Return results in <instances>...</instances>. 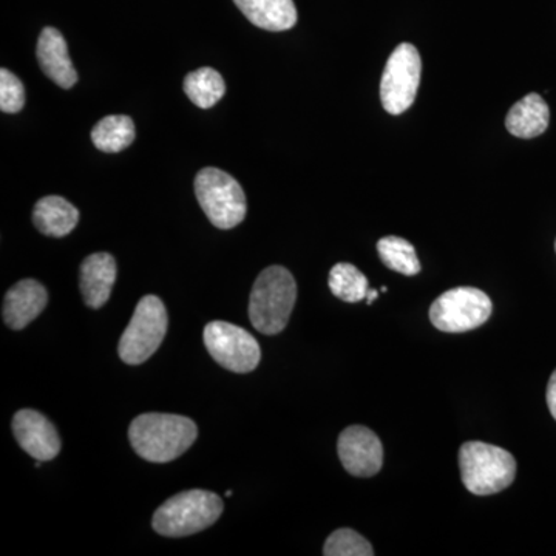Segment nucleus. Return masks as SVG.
Returning a JSON list of instances; mask_svg holds the SVG:
<instances>
[{
	"instance_id": "1",
	"label": "nucleus",
	"mask_w": 556,
	"mask_h": 556,
	"mask_svg": "<svg viewBox=\"0 0 556 556\" xmlns=\"http://www.w3.org/2000/svg\"><path fill=\"white\" fill-rule=\"evenodd\" d=\"M199 437L192 419L164 413H146L129 427L131 447L149 463L166 464L185 455Z\"/></svg>"
},
{
	"instance_id": "2",
	"label": "nucleus",
	"mask_w": 556,
	"mask_h": 556,
	"mask_svg": "<svg viewBox=\"0 0 556 556\" xmlns=\"http://www.w3.org/2000/svg\"><path fill=\"white\" fill-rule=\"evenodd\" d=\"M298 300L295 278L283 266H269L260 274L249 300L252 327L266 336L287 328Z\"/></svg>"
},
{
	"instance_id": "3",
	"label": "nucleus",
	"mask_w": 556,
	"mask_h": 556,
	"mask_svg": "<svg viewBox=\"0 0 556 556\" xmlns=\"http://www.w3.org/2000/svg\"><path fill=\"white\" fill-rule=\"evenodd\" d=\"M463 484L478 496L503 492L514 484L517 460L507 450L485 442L470 441L459 450Z\"/></svg>"
},
{
	"instance_id": "4",
	"label": "nucleus",
	"mask_w": 556,
	"mask_h": 556,
	"mask_svg": "<svg viewBox=\"0 0 556 556\" xmlns=\"http://www.w3.org/2000/svg\"><path fill=\"white\" fill-rule=\"evenodd\" d=\"M223 500L207 490H188L169 497L153 515V530L160 535H193L217 522L223 514Z\"/></svg>"
},
{
	"instance_id": "5",
	"label": "nucleus",
	"mask_w": 556,
	"mask_h": 556,
	"mask_svg": "<svg viewBox=\"0 0 556 556\" xmlns=\"http://www.w3.org/2000/svg\"><path fill=\"white\" fill-rule=\"evenodd\" d=\"M195 195L208 222L218 229H233L247 217V195L226 172L206 167L195 178Z\"/></svg>"
},
{
	"instance_id": "6",
	"label": "nucleus",
	"mask_w": 556,
	"mask_h": 556,
	"mask_svg": "<svg viewBox=\"0 0 556 556\" xmlns=\"http://www.w3.org/2000/svg\"><path fill=\"white\" fill-rule=\"evenodd\" d=\"M166 306L156 295L139 300L129 327L121 338L118 353L127 365H141L159 350L167 334Z\"/></svg>"
},
{
	"instance_id": "7",
	"label": "nucleus",
	"mask_w": 556,
	"mask_h": 556,
	"mask_svg": "<svg viewBox=\"0 0 556 556\" xmlns=\"http://www.w3.org/2000/svg\"><path fill=\"white\" fill-rule=\"evenodd\" d=\"M493 303L478 288L448 289L434 300L430 320L442 332H467L482 327L492 316Z\"/></svg>"
},
{
	"instance_id": "8",
	"label": "nucleus",
	"mask_w": 556,
	"mask_h": 556,
	"mask_svg": "<svg viewBox=\"0 0 556 556\" xmlns=\"http://www.w3.org/2000/svg\"><path fill=\"white\" fill-rule=\"evenodd\" d=\"M422 61L412 43H401L388 58L382 80L380 100L390 115H401L412 108L419 89Z\"/></svg>"
},
{
	"instance_id": "9",
	"label": "nucleus",
	"mask_w": 556,
	"mask_h": 556,
	"mask_svg": "<svg viewBox=\"0 0 556 556\" xmlns=\"http://www.w3.org/2000/svg\"><path fill=\"white\" fill-rule=\"evenodd\" d=\"M204 345L212 358L232 372H251L258 367L262 350L247 329L228 321H212L204 328Z\"/></svg>"
},
{
	"instance_id": "10",
	"label": "nucleus",
	"mask_w": 556,
	"mask_h": 556,
	"mask_svg": "<svg viewBox=\"0 0 556 556\" xmlns=\"http://www.w3.org/2000/svg\"><path fill=\"white\" fill-rule=\"evenodd\" d=\"M338 453L340 463L353 477L371 478L382 470V442L378 434L367 427L345 428L339 437Z\"/></svg>"
},
{
	"instance_id": "11",
	"label": "nucleus",
	"mask_w": 556,
	"mask_h": 556,
	"mask_svg": "<svg viewBox=\"0 0 556 556\" xmlns=\"http://www.w3.org/2000/svg\"><path fill=\"white\" fill-rule=\"evenodd\" d=\"M13 433L24 452L40 463L60 455L61 439L56 428L35 409H21L14 415Z\"/></svg>"
},
{
	"instance_id": "12",
	"label": "nucleus",
	"mask_w": 556,
	"mask_h": 556,
	"mask_svg": "<svg viewBox=\"0 0 556 556\" xmlns=\"http://www.w3.org/2000/svg\"><path fill=\"white\" fill-rule=\"evenodd\" d=\"M49 294L43 285L38 280L27 278L7 292L3 300L2 316L7 327L11 329H24L46 309Z\"/></svg>"
},
{
	"instance_id": "13",
	"label": "nucleus",
	"mask_w": 556,
	"mask_h": 556,
	"mask_svg": "<svg viewBox=\"0 0 556 556\" xmlns=\"http://www.w3.org/2000/svg\"><path fill=\"white\" fill-rule=\"evenodd\" d=\"M115 258L108 252H97L80 265L79 287L84 302L91 309H100L109 302L116 281Z\"/></svg>"
},
{
	"instance_id": "14",
	"label": "nucleus",
	"mask_w": 556,
	"mask_h": 556,
	"mask_svg": "<svg viewBox=\"0 0 556 556\" xmlns=\"http://www.w3.org/2000/svg\"><path fill=\"white\" fill-rule=\"evenodd\" d=\"M38 61L40 70L61 89H72L78 83V73L68 56L67 42L60 30L43 28L38 40Z\"/></svg>"
},
{
	"instance_id": "15",
	"label": "nucleus",
	"mask_w": 556,
	"mask_h": 556,
	"mask_svg": "<svg viewBox=\"0 0 556 556\" xmlns=\"http://www.w3.org/2000/svg\"><path fill=\"white\" fill-rule=\"evenodd\" d=\"M255 27L268 31H287L298 24L294 0H233Z\"/></svg>"
},
{
	"instance_id": "16",
	"label": "nucleus",
	"mask_w": 556,
	"mask_h": 556,
	"mask_svg": "<svg viewBox=\"0 0 556 556\" xmlns=\"http://www.w3.org/2000/svg\"><path fill=\"white\" fill-rule=\"evenodd\" d=\"M551 110L538 93H530L510 109L506 118L507 130L517 138H535L547 130Z\"/></svg>"
},
{
	"instance_id": "17",
	"label": "nucleus",
	"mask_w": 556,
	"mask_h": 556,
	"mask_svg": "<svg viewBox=\"0 0 556 556\" xmlns=\"http://www.w3.org/2000/svg\"><path fill=\"white\" fill-rule=\"evenodd\" d=\"M79 222V211L62 197H46L36 203L33 223L47 237L68 236Z\"/></svg>"
},
{
	"instance_id": "18",
	"label": "nucleus",
	"mask_w": 556,
	"mask_h": 556,
	"mask_svg": "<svg viewBox=\"0 0 556 556\" xmlns=\"http://www.w3.org/2000/svg\"><path fill=\"white\" fill-rule=\"evenodd\" d=\"M135 139V124L129 116L110 115L91 130L94 148L105 153H118L129 148Z\"/></svg>"
},
{
	"instance_id": "19",
	"label": "nucleus",
	"mask_w": 556,
	"mask_h": 556,
	"mask_svg": "<svg viewBox=\"0 0 556 556\" xmlns=\"http://www.w3.org/2000/svg\"><path fill=\"white\" fill-rule=\"evenodd\" d=\"M182 87L189 100L200 109L214 108L226 93L225 79L217 70L211 67L189 73Z\"/></svg>"
},
{
	"instance_id": "20",
	"label": "nucleus",
	"mask_w": 556,
	"mask_h": 556,
	"mask_svg": "<svg viewBox=\"0 0 556 556\" xmlns=\"http://www.w3.org/2000/svg\"><path fill=\"white\" fill-rule=\"evenodd\" d=\"M378 252L383 265L394 273L408 277L420 273L416 249L408 240L394 236L383 237L378 241Z\"/></svg>"
},
{
	"instance_id": "21",
	"label": "nucleus",
	"mask_w": 556,
	"mask_h": 556,
	"mask_svg": "<svg viewBox=\"0 0 556 556\" xmlns=\"http://www.w3.org/2000/svg\"><path fill=\"white\" fill-rule=\"evenodd\" d=\"M329 289L336 298L346 303L367 299L368 278L351 263H338L329 273Z\"/></svg>"
},
{
	"instance_id": "22",
	"label": "nucleus",
	"mask_w": 556,
	"mask_h": 556,
	"mask_svg": "<svg viewBox=\"0 0 556 556\" xmlns=\"http://www.w3.org/2000/svg\"><path fill=\"white\" fill-rule=\"evenodd\" d=\"M325 556H372V548L367 538L353 529H339L329 535L324 547Z\"/></svg>"
},
{
	"instance_id": "23",
	"label": "nucleus",
	"mask_w": 556,
	"mask_h": 556,
	"mask_svg": "<svg viewBox=\"0 0 556 556\" xmlns=\"http://www.w3.org/2000/svg\"><path fill=\"white\" fill-rule=\"evenodd\" d=\"M24 105V84L10 70H0V110L3 113H17Z\"/></svg>"
},
{
	"instance_id": "24",
	"label": "nucleus",
	"mask_w": 556,
	"mask_h": 556,
	"mask_svg": "<svg viewBox=\"0 0 556 556\" xmlns=\"http://www.w3.org/2000/svg\"><path fill=\"white\" fill-rule=\"evenodd\" d=\"M547 405L548 409H551V415L556 420V369L552 372L551 380H548Z\"/></svg>"
},
{
	"instance_id": "25",
	"label": "nucleus",
	"mask_w": 556,
	"mask_h": 556,
	"mask_svg": "<svg viewBox=\"0 0 556 556\" xmlns=\"http://www.w3.org/2000/svg\"><path fill=\"white\" fill-rule=\"evenodd\" d=\"M378 298H379V292L376 291V289H368V294H367L368 305H372V302H375V300Z\"/></svg>"
},
{
	"instance_id": "26",
	"label": "nucleus",
	"mask_w": 556,
	"mask_h": 556,
	"mask_svg": "<svg viewBox=\"0 0 556 556\" xmlns=\"http://www.w3.org/2000/svg\"><path fill=\"white\" fill-rule=\"evenodd\" d=\"M555 251H556V241H555Z\"/></svg>"
}]
</instances>
